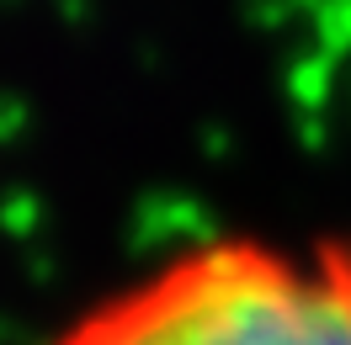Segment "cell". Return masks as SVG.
<instances>
[{
    "mask_svg": "<svg viewBox=\"0 0 351 345\" xmlns=\"http://www.w3.org/2000/svg\"><path fill=\"white\" fill-rule=\"evenodd\" d=\"M43 345H351V239H197Z\"/></svg>",
    "mask_w": 351,
    "mask_h": 345,
    "instance_id": "6da1fadb",
    "label": "cell"
}]
</instances>
